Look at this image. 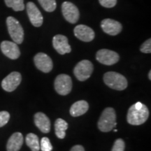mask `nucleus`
Listing matches in <instances>:
<instances>
[{"mask_svg": "<svg viewBox=\"0 0 151 151\" xmlns=\"http://www.w3.org/2000/svg\"><path fill=\"white\" fill-rule=\"evenodd\" d=\"M68 129V123L62 118L57 119L55 122V132L57 137L60 139H65L66 130Z\"/></svg>", "mask_w": 151, "mask_h": 151, "instance_id": "6ab92c4d", "label": "nucleus"}, {"mask_svg": "<svg viewBox=\"0 0 151 151\" xmlns=\"http://www.w3.org/2000/svg\"><path fill=\"white\" fill-rule=\"evenodd\" d=\"M101 27L105 33L111 36L118 35L122 29L120 22L110 18L103 20L101 22Z\"/></svg>", "mask_w": 151, "mask_h": 151, "instance_id": "2eb2a0df", "label": "nucleus"}, {"mask_svg": "<svg viewBox=\"0 0 151 151\" xmlns=\"http://www.w3.org/2000/svg\"><path fill=\"white\" fill-rule=\"evenodd\" d=\"M23 136L20 132H16L13 134L7 142V151H19L23 144Z\"/></svg>", "mask_w": 151, "mask_h": 151, "instance_id": "f3484780", "label": "nucleus"}, {"mask_svg": "<svg viewBox=\"0 0 151 151\" xmlns=\"http://www.w3.org/2000/svg\"><path fill=\"white\" fill-rule=\"evenodd\" d=\"M5 4L15 11H21L24 9V0H4Z\"/></svg>", "mask_w": 151, "mask_h": 151, "instance_id": "412c9836", "label": "nucleus"}, {"mask_svg": "<svg viewBox=\"0 0 151 151\" xmlns=\"http://www.w3.org/2000/svg\"><path fill=\"white\" fill-rule=\"evenodd\" d=\"M26 144L31 149L32 151H39L40 150V142L39 138L33 133L28 134L25 139Z\"/></svg>", "mask_w": 151, "mask_h": 151, "instance_id": "aec40b11", "label": "nucleus"}, {"mask_svg": "<svg viewBox=\"0 0 151 151\" xmlns=\"http://www.w3.org/2000/svg\"><path fill=\"white\" fill-rule=\"evenodd\" d=\"M42 8L47 12H52L55 10L57 4L55 0H38Z\"/></svg>", "mask_w": 151, "mask_h": 151, "instance_id": "4be33fe9", "label": "nucleus"}, {"mask_svg": "<svg viewBox=\"0 0 151 151\" xmlns=\"http://www.w3.org/2000/svg\"><path fill=\"white\" fill-rule=\"evenodd\" d=\"M8 31L14 42L20 44L24 40V30L22 25L17 19L9 16L6 19Z\"/></svg>", "mask_w": 151, "mask_h": 151, "instance_id": "20e7f679", "label": "nucleus"}, {"mask_svg": "<svg viewBox=\"0 0 151 151\" xmlns=\"http://www.w3.org/2000/svg\"><path fill=\"white\" fill-rule=\"evenodd\" d=\"M148 78H149V80H151V71H149L148 73Z\"/></svg>", "mask_w": 151, "mask_h": 151, "instance_id": "c85d7f7f", "label": "nucleus"}, {"mask_svg": "<svg viewBox=\"0 0 151 151\" xmlns=\"http://www.w3.org/2000/svg\"><path fill=\"white\" fill-rule=\"evenodd\" d=\"M28 17L31 23L36 27H41L43 24V18L40 11L37 8V6L32 1H29L26 5Z\"/></svg>", "mask_w": 151, "mask_h": 151, "instance_id": "9b49d317", "label": "nucleus"}, {"mask_svg": "<svg viewBox=\"0 0 151 151\" xmlns=\"http://www.w3.org/2000/svg\"><path fill=\"white\" fill-rule=\"evenodd\" d=\"M35 125L41 130L43 133L47 134L50 131V120L45 113L39 112L35 115Z\"/></svg>", "mask_w": 151, "mask_h": 151, "instance_id": "dca6fc26", "label": "nucleus"}, {"mask_svg": "<svg viewBox=\"0 0 151 151\" xmlns=\"http://www.w3.org/2000/svg\"><path fill=\"white\" fill-rule=\"evenodd\" d=\"M52 46L58 53L65 55L71 51L70 45L68 42V39L65 36L57 35L52 39Z\"/></svg>", "mask_w": 151, "mask_h": 151, "instance_id": "4468645a", "label": "nucleus"}, {"mask_svg": "<svg viewBox=\"0 0 151 151\" xmlns=\"http://www.w3.org/2000/svg\"><path fill=\"white\" fill-rule=\"evenodd\" d=\"M104 81L109 88L116 90H123L127 88V80L120 73L109 71L104 75Z\"/></svg>", "mask_w": 151, "mask_h": 151, "instance_id": "7ed1b4c3", "label": "nucleus"}, {"mask_svg": "<svg viewBox=\"0 0 151 151\" xmlns=\"http://www.w3.org/2000/svg\"><path fill=\"white\" fill-rule=\"evenodd\" d=\"M114 132H118V130H117V129H115V130H114Z\"/></svg>", "mask_w": 151, "mask_h": 151, "instance_id": "c756f323", "label": "nucleus"}, {"mask_svg": "<svg viewBox=\"0 0 151 151\" xmlns=\"http://www.w3.org/2000/svg\"><path fill=\"white\" fill-rule=\"evenodd\" d=\"M21 81V74L17 71H14L3 79L1 88L6 92H13L18 88Z\"/></svg>", "mask_w": 151, "mask_h": 151, "instance_id": "9d476101", "label": "nucleus"}, {"mask_svg": "<svg viewBox=\"0 0 151 151\" xmlns=\"http://www.w3.org/2000/svg\"><path fill=\"white\" fill-rule=\"evenodd\" d=\"M70 151H85V149L81 145H76V146L72 147Z\"/></svg>", "mask_w": 151, "mask_h": 151, "instance_id": "cd10ccee", "label": "nucleus"}, {"mask_svg": "<svg viewBox=\"0 0 151 151\" xmlns=\"http://www.w3.org/2000/svg\"><path fill=\"white\" fill-rule=\"evenodd\" d=\"M141 52L143 53H150L151 52V39H148L141 46Z\"/></svg>", "mask_w": 151, "mask_h": 151, "instance_id": "a878e982", "label": "nucleus"}, {"mask_svg": "<svg viewBox=\"0 0 151 151\" xmlns=\"http://www.w3.org/2000/svg\"><path fill=\"white\" fill-rule=\"evenodd\" d=\"M149 110L146 105L137 102L132 105L128 110L127 120L132 125H141L148 120Z\"/></svg>", "mask_w": 151, "mask_h": 151, "instance_id": "f257e3e1", "label": "nucleus"}, {"mask_svg": "<svg viewBox=\"0 0 151 151\" xmlns=\"http://www.w3.org/2000/svg\"><path fill=\"white\" fill-rule=\"evenodd\" d=\"M116 111L111 107H107L103 111L100 116L97 126L99 129L103 132H109L116 126Z\"/></svg>", "mask_w": 151, "mask_h": 151, "instance_id": "f03ea898", "label": "nucleus"}, {"mask_svg": "<svg viewBox=\"0 0 151 151\" xmlns=\"http://www.w3.org/2000/svg\"><path fill=\"white\" fill-rule=\"evenodd\" d=\"M10 119V114L7 111H0V127L6 125Z\"/></svg>", "mask_w": 151, "mask_h": 151, "instance_id": "393cba45", "label": "nucleus"}, {"mask_svg": "<svg viewBox=\"0 0 151 151\" xmlns=\"http://www.w3.org/2000/svg\"><path fill=\"white\" fill-rule=\"evenodd\" d=\"M3 54L11 60H16L20 55V49L17 43L9 41H4L0 45Z\"/></svg>", "mask_w": 151, "mask_h": 151, "instance_id": "f8f14e48", "label": "nucleus"}, {"mask_svg": "<svg viewBox=\"0 0 151 151\" xmlns=\"http://www.w3.org/2000/svg\"><path fill=\"white\" fill-rule=\"evenodd\" d=\"M96 60L105 65H113L120 60V56L116 52L108 49H101L96 54Z\"/></svg>", "mask_w": 151, "mask_h": 151, "instance_id": "0eeeda50", "label": "nucleus"}, {"mask_svg": "<svg viewBox=\"0 0 151 151\" xmlns=\"http://www.w3.org/2000/svg\"><path fill=\"white\" fill-rule=\"evenodd\" d=\"M93 72V65L89 60H83L79 62L73 69L76 78L80 81L88 80Z\"/></svg>", "mask_w": 151, "mask_h": 151, "instance_id": "39448f33", "label": "nucleus"}, {"mask_svg": "<svg viewBox=\"0 0 151 151\" xmlns=\"http://www.w3.org/2000/svg\"><path fill=\"white\" fill-rule=\"evenodd\" d=\"M100 4L106 8H113L117 4V0H99Z\"/></svg>", "mask_w": 151, "mask_h": 151, "instance_id": "bb28decb", "label": "nucleus"}, {"mask_svg": "<svg viewBox=\"0 0 151 151\" xmlns=\"http://www.w3.org/2000/svg\"><path fill=\"white\" fill-rule=\"evenodd\" d=\"M40 149L41 151H52V146L48 138L43 137L41 139L40 142Z\"/></svg>", "mask_w": 151, "mask_h": 151, "instance_id": "5701e85b", "label": "nucleus"}, {"mask_svg": "<svg viewBox=\"0 0 151 151\" xmlns=\"http://www.w3.org/2000/svg\"><path fill=\"white\" fill-rule=\"evenodd\" d=\"M76 37L84 42H90L94 39V32L92 28L85 24H78L73 29Z\"/></svg>", "mask_w": 151, "mask_h": 151, "instance_id": "ddd939ff", "label": "nucleus"}, {"mask_svg": "<svg viewBox=\"0 0 151 151\" xmlns=\"http://www.w3.org/2000/svg\"><path fill=\"white\" fill-rule=\"evenodd\" d=\"M89 104L86 101L81 100L73 104L70 108V114L73 117H78L82 116L88 111Z\"/></svg>", "mask_w": 151, "mask_h": 151, "instance_id": "a211bd4d", "label": "nucleus"}, {"mask_svg": "<svg viewBox=\"0 0 151 151\" xmlns=\"http://www.w3.org/2000/svg\"><path fill=\"white\" fill-rule=\"evenodd\" d=\"M55 89L60 95H67L72 89V81L67 74H60L56 77L54 83Z\"/></svg>", "mask_w": 151, "mask_h": 151, "instance_id": "423d86ee", "label": "nucleus"}, {"mask_svg": "<svg viewBox=\"0 0 151 151\" xmlns=\"http://www.w3.org/2000/svg\"><path fill=\"white\" fill-rule=\"evenodd\" d=\"M34 62L37 69L43 73H49L53 67L51 58L43 52H39L36 55L34 58Z\"/></svg>", "mask_w": 151, "mask_h": 151, "instance_id": "1a4fd4ad", "label": "nucleus"}, {"mask_svg": "<svg viewBox=\"0 0 151 151\" xmlns=\"http://www.w3.org/2000/svg\"><path fill=\"white\" fill-rule=\"evenodd\" d=\"M125 148V143L122 139H118L115 141L111 151H124Z\"/></svg>", "mask_w": 151, "mask_h": 151, "instance_id": "b1692460", "label": "nucleus"}, {"mask_svg": "<svg viewBox=\"0 0 151 151\" xmlns=\"http://www.w3.org/2000/svg\"><path fill=\"white\" fill-rule=\"evenodd\" d=\"M62 12L65 20L71 24L77 22L80 17L78 8L70 1H65L62 3Z\"/></svg>", "mask_w": 151, "mask_h": 151, "instance_id": "6e6552de", "label": "nucleus"}]
</instances>
